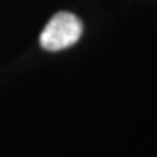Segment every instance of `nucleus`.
Masks as SVG:
<instances>
[{"label": "nucleus", "instance_id": "obj_1", "mask_svg": "<svg viewBox=\"0 0 157 157\" xmlns=\"http://www.w3.org/2000/svg\"><path fill=\"white\" fill-rule=\"evenodd\" d=\"M83 25L76 15L70 12H58L50 19L41 32V47L48 51H60L76 44L82 35Z\"/></svg>", "mask_w": 157, "mask_h": 157}]
</instances>
